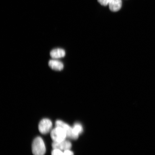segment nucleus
Masks as SVG:
<instances>
[{
    "label": "nucleus",
    "instance_id": "4",
    "mask_svg": "<svg viewBox=\"0 0 155 155\" xmlns=\"http://www.w3.org/2000/svg\"><path fill=\"white\" fill-rule=\"evenodd\" d=\"M53 124L50 120L48 119H42L38 125V130L41 133L47 134L51 131Z\"/></svg>",
    "mask_w": 155,
    "mask_h": 155
},
{
    "label": "nucleus",
    "instance_id": "3",
    "mask_svg": "<svg viewBox=\"0 0 155 155\" xmlns=\"http://www.w3.org/2000/svg\"><path fill=\"white\" fill-rule=\"evenodd\" d=\"M55 126L56 127L62 128L66 133L67 137L68 138L74 139V140H76L78 138V137L74 133L73 127H71V126L64 122L60 120H58L55 122Z\"/></svg>",
    "mask_w": 155,
    "mask_h": 155
},
{
    "label": "nucleus",
    "instance_id": "1",
    "mask_svg": "<svg viewBox=\"0 0 155 155\" xmlns=\"http://www.w3.org/2000/svg\"><path fill=\"white\" fill-rule=\"evenodd\" d=\"M32 150L34 155H44L46 149L45 144L41 137H36L33 141Z\"/></svg>",
    "mask_w": 155,
    "mask_h": 155
},
{
    "label": "nucleus",
    "instance_id": "2",
    "mask_svg": "<svg viewBox=\"0 0 155 155\" xmlns=\"http://www.w3.org/2000/svg\"><path fill=\"white\" fill-rule=\"evenodd\" d=\"M50 135L53 142H59L66 140L67 134L61 127H56L51 131Z\"/></svg>",
    "mask_w": 155,
    "mask_h": 155
},
{
    "label": "nucleus",
    "instance_id": "8",
    "mask_svg": "<svg viewBox=\"0 0 155 155\" xmlns=\"http://www.w3.org/2000/svg\"><path fill=\"white\" fill-rule=\"evenodd\" d=\"M50 55L54 59L63 58L65 55V51L61 48H56L52 50L50 52Z\"/></svg>",
    "mask_w": 155,
    "mask_h": 155
},
{
    "label": "nucleus",
    "instance_id": "11",
    "mask_svg": "<svg viewBox=\"0 0 155 155\" xmlns=\"http://www.w3.org/2000/svg\"><path fill=\"white\" fill-rule=\"evenodd\" d=\"M99 3L102 5L106 6L109 4L110 0H97Z\"/></svg>",
    "mask_w": 155,
    "mask_h": 155
},
{
    "label": "nucleus",
    "instance_id": "9",
    "mask_svg": "<svg viewBox=\"0 0 155 155\" xmlns=\"http://www.w3.org/2000/svg\"><path fill=\"white\" fill-rule=\"evenodd\" d=\"M72 127L74 133L77 137H79V135L83 132V128L80 124L75 123Z\"/></svg>",
    "mask_w": 155,
    "mask_h": 155
},
{
    "label": "nucleus",
    "instance_id": "10",
    "mask_svg": "<svg viewBox=\"0 0 155 155\" xmlns=\"http://www.w3.org/2000/svg\"><path fill=\"white\" fill-rule=\"evenodd\" d=\"M51 155H64V151L58 149H53L51 152Z\"/></svg>",
    "mask_w": 155,
    "mask_h": 155
},
{
    "label": "nucleus",
    "instance_id": "12",
    "mask_svg": "<svg viewBox=\"0 0 155 155\" xmlns=\"http://www.w3.org/2000/svg\"><path fill=\"white\" fill-rule=\"evenodd\" d=\"M64 155H74L73 152L70 150L64 151Z\"/></svg>",
    "mask_w": 155,
    "mask_h": 155
},
{
    "label": "nucleus",
    "instance_id": "6",
    "mask_svg": "<svg viewBox=\"0 0 155 155\" xmlns=\"http://www.w3.org/2000/svg\"><path fill=\"white\" fill-rule=\"evenodd\" d=\"M109 9L114 12L119 11L122 6L121 0H110Z\"/></svg>",
    "mask_w": 155,
    "mask_h": 155
},
{
    "label": "nucleus",
    "instance_id": "5",
    "mask_svg": "<svg viewBox=\"0 0 155 155\" xmlns=\"http://www.w3.org/2000/svg\"><path fill=\"white\" fill-rule=\"evenodd\" d=\"M53 149H58L63 151L70 150L72 147L70 141L65 140L59 142H53L52 144Z\"/></svg>",
    "mask_w": 155,
    "mask_h": 155
},
{
    "label": "nucleus",
    "instance_id": "7",
    "mask_svg": "<svg viewBox=\"0 0 155 155\" xmlns=\"http://www.w3.org/2000/svg\"><path fill=\"white\" fill-rule=\"evenodd\" d=\"M48 65L51 69L55 71H61L64 68L63 63L57 60H50L48 62Z\"/></svg>",
    "mask_w": 155,
    "mask_h": 155
}]
</instances>
